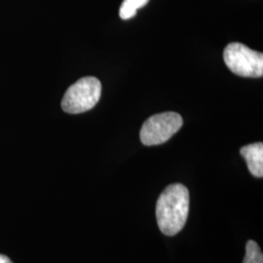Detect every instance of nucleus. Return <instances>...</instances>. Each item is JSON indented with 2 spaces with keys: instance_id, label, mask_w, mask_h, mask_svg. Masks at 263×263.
Segmentation results:
<instances>
[{
  "instance_id": "nucleus-6",
  "label": "nucleus",
  "mask_w": 263,
  "mask_h": 263,
  "mask_svg": "<svg viewBox=\"0 0 263 263\" xmlns=\"http://www.w3.org/2000/svg\"><path fill=\"white\" fill-rule=\"evenodd\" d=\"M149 0H124L119 10V15L122 20L132 19L137 15V11L144 7Z\"/></svg>"
},
{
  "instance_id": "nucleus-5",
  "label": "nucleus",
  "mask_w": 263,
  "mask_h": 263,
  "mask_svg": "<svg viewBox=\"0 0 263 263\" xmlns=\"http://www.w3.org/2000/svg\"><path fill=\"white\" fill-rule=\"evenodd\" d=\"M244 157L250 173L255 178L263 177V143L255 142L243 146L240 151Z\"/></svg>"
},
{
  "instance_id": "nucleus-8",
  "label": "nucleus",
  "mask_w": 263,
  "mask_h": 263,
  "mask_svg": "<svg viewBox=\"0 0 263 263\" xmlns=\"http://www.w3.org/2000/svg\"><path fill=\"white\" fill-rule=\"evenodd\" d=\"M0 263H13L8 256L4 254H0Z\"/></svg>"
},
{
  "instance_id": "nucleus-1",
  "label": "nucleus",
  "mask_w": 263,
  "mask_h": 263,
  "mask_svg": "<svg viewBox=\"0 0 263 263\" xmlns=\"http://www.w3.org/2000/svg\"><path fill=\"white\" fill-rule=\"evenodd\" d=\"M188 213L189 191L183 184H171L161 193L156 204V219L163 234L177 235L185 226Z\"/></svg>"
},
{
  "instance_id": "nucleus-3",
  "label": "nucleus",
  "mask_w": 263,
  "mask_h": 263,
  "mask_svg": "<svg viewBox=\"0 0 263 263\" xmlns=\"http://www.w3.org/2000/svg\"><path fill=\"white\" fill-rule=\"evenodd\" d=\"M227 67L236 76L258 78L263 76V54L239 42H232L223 51Z\"/></svg>"
},
{
  "instance_id": "nucleus-4",
  "label": "nucleus",
  "mask_w": 263,
  "mask_h": 263,
  "mask_svg": "<svg viewBox=\"0 0 263 263\" xmlns=\"http://www.w3.org/2000/svg\"><path fill=\"white\" fill-rule=\"evenodd\" d=\"M182 125L183 120L179 113L169 111L153 115L141 127V141L146 146L159 145L169 141Z\"/></svg>"
},
{
  "instance_id": "nucleus-7",
  "label": "nucleus",
  "mask_w": 263,
  "mask_h": 263,
  "mask_svg": "<svg viewBox=\"0 0 263 263\" xmlns=\"http://www.w3.org/2000/svg\"><path fill=\"white\" fill-rule=\"evenodd\" d=\"M243 263H263V254L259 246L253 240L246 245V255Z\"/></svg>"
},
{
  "instance_id": "nucleus-2",
  "label": "nucleus",
  "mask_w": 263,
  "mask_h": 263,
  "mask_svg": "<svg viewBox=\"0 0 263 263\" xmlns=\"http://www.w3.org/2000/svg\"><path fill=\"white\" fill-rule=\"evenodd\" d=\"M101 96V81L93 76L84 77L67 89L62 101V108L70 114L86 112L94 108Z\"/></svg>"
}]
</instances>
